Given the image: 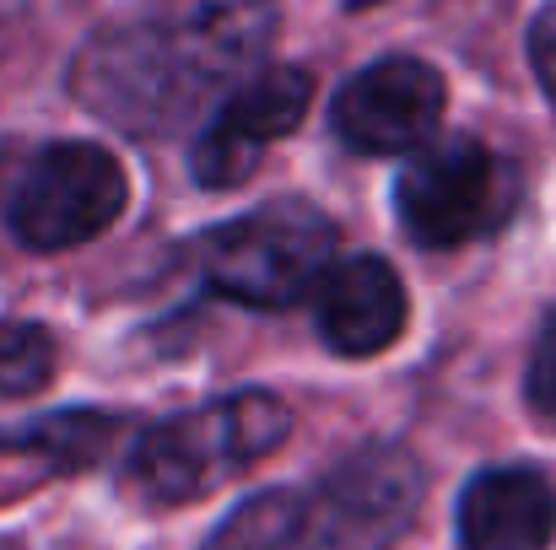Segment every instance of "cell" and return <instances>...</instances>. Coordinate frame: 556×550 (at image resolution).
Instances as JSON below:
<instances>
[{
	"label": "cell",
	"instance_id": "obj_8",
	"mask_svg": "<svg viewBox=\"0 0 556 550\" xmlns=\"http://www.w3.org/2000/svg\"><path fill=\"white\" fill-rule=\"evenodd\" d=\"M448 87L438 65L416 54H383L363 65L330 103V125L346 152L363 157H410L443 125Z\"/></svg>",
	"mask_w": 556,
	"mask_h": 550
},
{
	"label": "cell",
	"instance_id": "obj_14",
	"mask_svg": "<svg viewBox=\"0 0 556 550\" xmlns=\"http://www.w3.org/2000/svg\"><path fill=\"white\" fill-rule=\"evenodd\" d=\"M525 49H530V71H535V81H541V98L556 108V0H546V5L535 11Z\"/></svg>",
	"mask_w": 556,
	"mask_h": 550
},
{
	"label": "cell",
	"instance_id": "obj_10",
	"mask_svg": "<svg viewBox=\"0 0 556 550\" xmlns=\"http://www.w3.org/2000/svg\"><path fill=\"white\" fill-rule=\"evenodd\" d=\"M556 491L530 464H492L459 497L465 550H552Z\"/></svg>",
	"mask_w": 556,
	"mask_h": 550
},
{
	"label": "cell",
	"instance_id": "obj_6",
	"mask_svg": "<svg viewBox=\"0 0 556 550\" xmlns=\"http://www.w3.org/2000/svg\"><path fill=\"white\" fill-rule=\"evenodd\" d=\"M519 210V168L476 136L427 141L394 179V216L410 243L448 254L503 232Z\"/></svg>",
	"mask_w": 556,
	"mask_h": 550
},
{
	"label": "cell",
	"instance_id": "obj_5",
	"mask_svg": "<svg viewBox=\"0 0 556 550\" xmlns=\"http://www.w3.org/2000/svg\"><path fill=\"white\" fill-rule=\"evenodd\" d=\"M336 221L308 200H276L211 227L200 238V276L216 297L276 314L308 303V292L336 259Z\"/></svg>",
	"mask_w": 556,
	"mask_h": 550
},
{
	"label": "cell",
	"instance_id": "obj_7",
	"mask_svg": "<svg viewBox=\"0 0 556 550\" xmlns=\"http://www.w3.org/2000/svg\"><path fill=\"white\" fill-rule=\"evenodd\" d=\"M308 103H314V76L303 65H260V71H249L232 92L216 98L205 130L194 136V157H189L194 179L205 189L243 183L276 141H287L303 125Z\"/></svg>",
	"mask_w": 556,
	"mask_h": 550
},
{
	"label": "cell",
	"instance_id": "obj_12",
	"mask_svg": "<svg viewBox=\"0 0 556 550\" xmlns=\"http://www.w3.org/2000/svg\"><path fill=\"white\" fill-rule=\"evenodd\" d=\"M54 335L33 319H0V394L27 399L54 378Z\"/></svg>",
	"mask_w": 556,
	"mask_h": 550
},
{
	"label": "cell",
	"instance_id": "obj_16",
	"mask_svg": "<svg viewBox=\"0 0 556 550\" xmlns=\"http://www.w3.org/2000/svg\"><path fill=\"white\" fill-rule=\"evenodd\" d=\"M0 550H5V546H0Z\"/></svg>",
	"mask_w": 556,
	"mask_h": 550
},
{
	"label": "cell",
	"instance_id": "obj_3",
	"mask_svg": "<svg viewBox=\"0 0 556 550\" xmlns=\"http://www.w3.org/2000/svg\"><path fill=\"white\" fill-rule=\"evenodd\" d=\"M292 437V410L270 388H238L211 405L179 410L141 432L130 453V481L147 502L185 508L238 481Z\"/></svg>",
	"mask_w": 556,
	"mask_h": 550
},
{
	"label": "cell",
	"instance_id": "obj_4",
	"mask_svg": "<svg viewBox=\"0 0 556 550\" xmlns=\"http://www.w3.org/2000/svg\"><path fill=\"white\" fill-rule=\"evenodd\" d=\"M125 205L130 179L98 141H38L0 179L5 232L33 254H65L103 238Z\"/></svg>",
	"mask_w": 556,
	"mask_h": 550
},
{
	"label": "cell",
	"instance_id": "obj_9",
	"mask_svg": "<svg viewBox=\"0 0 556 550\" xmlns=\"http://www.w3.org/2000/svg\"><path fill=\"white\" fill-rule=\"evenodd\" d=\"M308 303H314V324H319L325 346L336 357H352V362L389 351L405 330V314H410L400 270L378 254L330 259V270L319 276Z\"/></svg>",
	"mask_w": 556,
	"mask_h": 550
},
{
	"label": "cell",
	"instance_id": "obj_13",
	"mask_svg": "<svg viewBox=\"0 0 556 550\" xmlns=\"http://www.w3.org/2000/svg\"><path fill=\"white\" fill-rule=\"evenodd\" d=\"M525 399H530V410H535L546 426H556V308L546 314V324H541V335H535V346H530Z\"/></svg>",
	"mask_w": 556,
	"mask_h": 550
},
{
	"label": "cell",
	"instance_id": "obj_15",
	"mask_svg": "<svg viewBox=\"0 0 556 550\" xmlns=\"http://www.w3.org/2000/svg\"><path fill=\"white\" fill-rule=\"evenodd\" d=\"M352 5H372V0H352Z\"/></svg>",
	"mask_w": 556,
	"mask_h": 550
},
{
	"label": "cell",
	"instance_id": "obj_2",
	"mask_svg": "<svg viewBox=\"0 0 556 550\" xmlns=\"http://www.w3.org/2000/svg\"><path fill=\"white\" fill-rule=\"evenodd\" d=\"M427 470L400 443H368L314 486L238 502L205 550H389L416 519Z\"/></svg>",
	"mask_w": 556,
	"mask_h": 550
},
{
	"label": "cell",
	"instance_id": "obj_11",
	"mask_svg": "<svg viewBox=\"0 0 556 550\" xmlns=\"http://www.w3.org/2000/svg\"><path fill=\"white\" fill-rule=\"evenodd\" d=\"M119 432H125V421L109 415V410H54V415L5 426L0 432V453L43 459L54 470H92L98 459H109Z\"/></svg>",
	"mask_w": 556,
	"mask_h": 550
},
{
	"label": "cell",
	"instance_id": "obj_1",
	"mask_svg": "<svg viewBox=\"0 0 556 550\" xmlns=\"http://www.w3.org/2000/svg\"><path fill=\"white\" fill-rule=\"evenodd\" d=\"M276 38V0H141L71 60V98L136 141H163L216 108Z\"/></svg>",
	"mask_w": 556,
	"mask_h": 550
}]
</instances>
